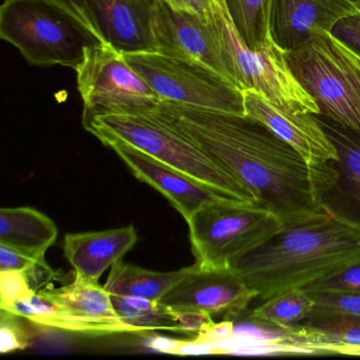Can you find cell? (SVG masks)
Here are the masks:
<instances>
[{
	"instance_id": "cell-1",
	"label": "cell",
	"mask_w": 360,
	"mask_h": 360,
	"mask_svg": "<svg viewBox=\"0 0 360 360\" xmlns=\"http://www.w3.org/2000/svg\"><path fill=\"white\" fill-rule=\"evenodd\" d=\"M158 115L205 151L284 223L323 210L336 179L333 163L309 164L264 125L246 117L161 102Z\"/></svg>"
},
{
	"instance_id": "cell-2",
	"label": "cell",
	"mask_w": 360,
	"mask_h": 360,
	"mask_svg": "<svg viewBox=\"0 0 360 360\" xmlns=\"http://www.w3.org/2000/svg\"><path fill=\"white\" fill-rule=\"evenodd\" d=\"M358 262L360 229L324 207L284 223L231 271L263 301L292 288L305 290Z\"/></svg>"
},
{
	"instance_id": "cell-3",
	"label": "cell",
	"mask_w": 360,
	"mask_h": 360,
	"mask_svg": "<svg viewBox=\"0 0 360 360\" xmlns=\"http://www.w3.org/2000/svg\"><path fill=\"white\" fill-rule=\"evenodd\" d=\"M83 126L103 144L120 141L131 145L197 181L221 200L259 204L256 197L233 174L157 112L104 115L94 117Z\"/></svg>"
},
{
	"instance_id": "cell-4",
	"label": "cell",
	"mask_w": 360,
	"mask_h": 360,
	"mask_svg": "<svg viewBox=\"0 0 360 360\" xmlns=\"http://www.w3.org/2000/svg\"><path fill=\"white\" fill-rule=\"evenodd\" d=\"M207 20L229 77L241 91L254 90L290 112L319 115L317 103L295 77L285 51L271 33L257 49H250L236 30L223 0H216Z\"/></svg>"
},
{
	"instance_id": "cell-5",
	"label": "cell",
	"mask_w": 360,
	"mask_h": 360,
	"mask_svg": "<svg viewBox=\"0 0 360 360\" xmlns=\"http://www.w3.org/2000/svg\"><path fill=\"white\" fill-rule=\"evenodd\" d=\"M285 53L319 115L360 134V54L326 31Z\"/></svg>"
},
{
	"instance_id": "cell-6",
	"label": "cell",
	"mask_w": 360,
	"mask_h": 360,
	"mask_svg": "<svg viewBox=\"0 0 360 360\" xmlns=\"http://www.w3.org/2000/svg\"><path fill=\"white\" fill-rule=\"evenodd\" d=\"M191 250L200 269H231L275 237L284 221L259 204L216 200L187 222Z\"/></svg>"
},
{
	"instance_id": "cell-7",
	"label": "cell",
	"mask_w": 360,
	"mask_h": 360,
	"mask_svg": "<svg viewBox=\"0 0 360 360\" xmlns=\"http://www.w3.org/2000/svg\"><path fill=\"white\" fill-rule=\"evenodd\" d=\"M0 37L32 66L77 70L86 49L101 44L77 20L46 0H4Z\"/></svg>"
},
{
	"instance_id": "cell-8",
	"label": "cell",
	"mask_w": 360,
	"mask_h": 360,
	"mask_svg": "<svg viewBox=\"0 0 360 360\" xmlns=\"http://www.w3.org/2000/svg\"><path fill=\"white\" fill-rule=\"evenodd\" d=\"M75 71L84 104L83 123L104 115H151L159 110V96L123 53L110 46L88 47Z\"/></svg>"
},
{
	"instance_id": "cell-9",
	"label": "cell",
	"mask_w": 360,
	"mask_h": 360,
	"mask_svg": "<svg viewBox=\"0 0 360 360\" xmlns=\"http://www.w3.org/2000/svg\"><path fill=\"white\" fill-rule=\"evenodd\" d=\"M161 102L191 105L244 115L243 94L226 77L202 63L159 52L123 54Z\"/></svg>"
},
{
	"instance_id": "cell-10",
	"label": "cell",
	"mask_w": 360,
	"mask_h": 360,
	"mask_svg": "<svg viewBox=\"0 0 360 360\" xmlns=\"http://www.w3.org/2000/svg\"><path fill=\"white\" fill-rule=\"evenodd\" d=\"M257 292L231 269H200L197 264L163 298L178 314H223L231 319L246 311Z\"/></svg>"
},
{
	"instance_id": "cell-11",
	"label": "cell",
	"mask_w": 360,
	"mask_h": 360,
	"mask_svg": "<svg viewBox=\"0 0 360 360\" xmlns=\"http://www.w3.org/2000/svg\"><path fill=\"white\" fill-rule=\"evenodd\" d=\"M153 34L159 53L202 63L233 83L207 15L174 9L157 0Z\"/></svg>"
},
{
	"instance_id": "cell-12",
	"label": "cell",
	"mask_w": 360,
	"mask_h": 360,
	"mask_svg": "<svg viewBox=\"0 0 360 360\" xmlns=\"http://www.w3.org/2000/svg\"><path fill=\"white\" fill-rule=\"evenodd\" d=\"M242 94L246 117L264 125L309 164L328 165L338 159L336 148L315 115L283 110L254 90H242Z\"/></svg>"
},
{
	"instance_id": "cell-13",
	"label": "cell",
	"mask_w": 360,
	"mask_h": 360,
	"mask_svg": "<svg viewBox=\"0 0 360 360\" xmlns=\"http://www.w3.org/2000/svg\"><path fill=\"white\" fill-rule=\"evenodd\" d=\"M155 3L157 0H87L101 43L123 54L157 52Z\"/></svg>"
},
{
	"instance_id": "cell-14",
	"label": "cell",
	"mask_w": 360,
	"mask_h": 360,
	"mask_svg": "<svg viewBox=\"0 0 360 360\" xmlns=\"http://www.w3.org/2000/svg\"><path fill=\"white\" fill-rule=\"evenodd\" d=\"M358 13L356 0H274L271 37L284 51H290L318 31L332 33L340 20Z\"/></svg>"
},
{
	"instance_id": "cell-15",
	"label": "cell",
	"mask_w": 360,
	"mask_h": 360,
	"mask_svg": "<svg viewBox=\"0 0 360 360\" xmlns=\"http://www.w3.org/2000/svg\"><path fill=\"white\" fill-rule=\"evenodd\" d=\"M104 145L117 153L136 179L161 193L186 222L202 206L221 200L197 181L131 145L120 141Z\"/></svg>"
},
{
	"instance_id": "cell-16",
	"label": "cell",
	"mask_w": 360,
	"mask_h": 360,
	"mask_svg": "<svg viewBox=\"0 0 360 360\" xmlns=\"http://www.w3.org/2000/svg\"><path fill=\"white\" fill-rule=\"evenodd\" d=\"M315 117L338 155L333 162L336 179L332 188L323 195L322 205L360 229V134L323 115H315Z\"/></svg>"
},
{
	"instance_id": "cell-17",
	"label": "cell",
	"mask_w": 360,
	"mask_h": 360,
	"mask_svg": "<svg viewBox=\"0 0 360 360\" xmlns=\"http://www.w3.org/2000/svg\"><path fill=\"white\" fill-rule=\"evenodd\" d=\"M138 233L134 225L102 231L67 233L64 254L77 279L98 281L106 269L136 245Z\"/></svg>"
},
{
	"instance_id": "cell-18",
	"label": "cell",
	"mask_w": 360,
	"mask_h": 360,
	"mask_svg": "<svg viewBox=\"0 0 360 360\" xmlns=\"http://www.w3.org/2000/svg\"><path fill=\"white\" fill-rule=\"evenodd\" d=\"M37 292L83 321L98 326L104 335L142 334L115 311L111 294L98 281L77 279L62 288H41Z\"/></svg>"
},
{
	"instance_id": "cell-19",
	"label": "cell",
	"mask_w": 360,
	"mask_h": 360,
	"mask_svg": "<svg viewBox=\"0 0 360 360\" xmlns=\"http://www.w3.org/2000/svg\"><path fill=\"white\" fill-rule=\"evenodd\" d=\"M285 351L360 356V319L345 316L309 317L284 332Z\"/></svg>"
},
{
	"instance_id": "cell-20",
	"label": "cell",
	"mask_w": 360,
	"mask_h": 360,
	"mask_svg": "<svg viewBox=\"0 0 360 360\" xmlns=\"http://www.w3.org/2000/svg\"><path fill=\"white\" fill-rule=\"evenodd\" d=\"M58 229L53 220L31 207L1 208L0 244L37 259L58 239Z\"/></svg>"
},
{
	"instance_id": "cell-21",
	"label": "cell",
	"mask_w": 360,
	"mask_h": 360,
	"mask_svg": "<svg viewBox=\"0 0 360 360\" xmlns=\"http://www.w3.org/2000/svg\"><path fill=\"white\" fill-rule=\"evenodd\" d=\"M191 266L174 271H155L117 261L111 266L105 288L111 295L161 300L179 283Z\"/></svg>"
},
{
	"instance_id": "cell-22",
	"label": "cell",
	"mask_w": 360,
	"mask_h": 360,
	"mask_svg": "<svg viewBox=\"0 0 360 360\" xmlns=\"http://www.w3.org/2000/svg\"><path fill=\"white\" fill-rule=\"evenodd\" d=\"M111 300L117 315L141 333L148 330H169L183 334L195 333V326L188 314L176 313L161 300L119 295H111Z\"/></svg>"
},
{
	"instance_id": "cell-23",
	"label": "cell",
	"mask_w": 360,
	"mask_h": 360,
	"mask_svg": "<svg viewBox=\"0 0 360 360\" xmlns=\"http://www.w3.org/2000/svg\"><path fill=\"white\" fill-rule=\"evenodd\" d=\"M314 307L311 294L302 288H292L263 300L250 311V320L280 328L292 330L309 318Z\"/></svg>"
},
{
	"instance_id": "cell-24",
	"label": "cell",
	"mask_w": 360,
	"mask_h": 360,
	"mask_svg": "<svg viewBox=\"0 0 360 360\" xmlns=\"http://www.w3.org/2000/svg\"><path fill=\"white\" fill-rule=\"evenodd\" d=\"M227 13L250 49H257L271 34L274 0H223Z\"/></svg>"
},
{
	"instance_id": "cell-25",
	"label": "cell",
	"mask_w": 360,
	"mask_h": 360,
	"mask_svg": "<svg viewBox=\"0 0 360 360\" xmlns=\"http://www.w3.org/2000/svg\"><path fill=\"white\" fill-rule=\"evenodd\" d=\"M314 307L309 317L345 316L360 319V295L311 294Z\"/></svg>"
},
{
	"instance_id": "cell-26",
	"label": "cell",
	"mask_w": 360,
	"mask_h": 360,
	"mask_svg": "<svg viewBox=\"0 0 360 360\" xmlns=\"http://www.w3.org/2000/svg\"><path fill=\"white\" fill-rule=\"evenodd\" d=\"M309 294L360 295V262L305 288Z\"/></svg>"
},
{
	"instance_id": "cell-27",
	"label": "cell",
	"mask_w": 360,
	"mask_h": 360,
	"mask_svg": "<svg viewBox=\"0 0 360 360\" xmlns=\"http://www.w3.org/2000/svg\"><path fill=\"white\" fill-rule=\"evenodd\" d=\"M35 292L25 271H0V309H8Z\"/></svg>"
},
{
	"instance_id": "cell-28",
	"label": "cell",
	"mask_w": 360,
	"mask_h": 360,
	"mask_svg": "<svg viewBox=\"0 0 360 360\" xmlns=\"http://www.w3.org/2000/svg\"><path fill=\"white\" fill-rule=\"evenodd\" d=\"M20 318L12 311L0 309V353H12L28 347V335Z\"/></svg>"
},
{
	"instance_id": "cell-29",
	"label": "cell",
	"mask_w": 360,
	"mask_h": 360,
	"mask_svg": "<svg viewBox=\"0 0 360 360\" xmlns=\"http://www.w3.org/2000/svg\"><path fill=\"white\" fill-rule=\"evenodd\" d=\"M45 263V259H37L0 244V271H18L29 273Z\"/></svg>"
},
{
	"instance_id": "cell-30",
	"label": "cell",
	"mask_w": 360,
	"mask_h": 360,
	"mask_svg": "<svg viewBox=\"0 0 360 360\" xmlns=\"http://www.w3.org/2000/svg\"><path fill=\"white\" fill-rule=\"evenodd\" d=\"M46 1L56 6L63 11L68 13L69 15L72 16L86 30L89 31L100 41L98 34H96V28L92 24L89 11H88L87 0H46Z\"/></svg>"
},
{
	"instance_id": "cell-31",
	"label": "cell",
	"mask_w": 360,
	"mask_h": 360,
	"mask_svg": "<svg viewBox=\"0 0 360 360\" xmlns=\"http://www.w3.org/2000/svg\"><path fill=\"white\" fill-rule=\"evenodd\" d=\"M332 33L360 54V13L343 18L335 26Z\"/></svg>"
},
{
	"instance_id": "cell-32",
	"label": "cell",
	"mask_w": 360,
	"mask_h": 360,
	"mask_svg": "<svg viewBox=\"0 0 360 360\" xmlns=\"http://www.w3.org/2000/svg\"><path fill=\"white\" fill-rule=\"evenodd\" d=\"M170 7L183 11L193 12L201 16H206L214 7L216 0H162Z\"/></svg>"
},
{
	"instance_id": "cell-33",
	"label": "cell",
	"mask_w": 360,
	"mask_h": 360,
	"mask_svg": "<svg viewBox=\"0 0 360 360\" xmlns=\"http://www.w3.org/2000/svg\"><path fill=\"white\" fill-rule=\"evenodd\" d=\"M356 1H357L358 5H359V6H360V0H356Z\"/></svg>"
}]
</instances>
